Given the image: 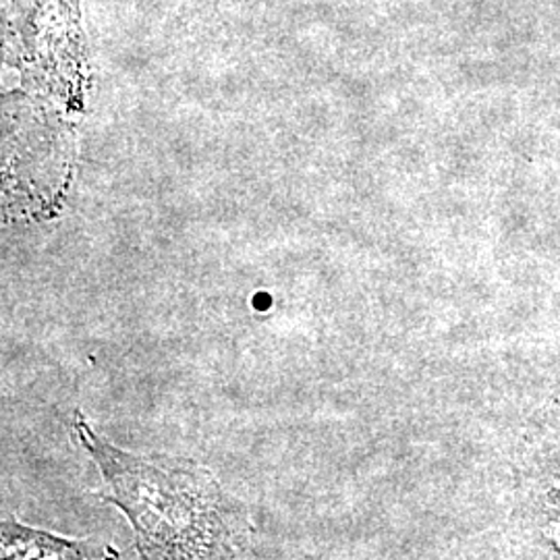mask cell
<instances>
[{
	"label": "cell",
	"mask_w": 560,
	"mask_h": 560,
	"mask_svg": "<svg viewBox=\"0 0 560 560\" xmlns=\"http://www.w3.org/2000/svg\"><path fill=\"white\" fill-rule=\"evenodd\" d=\"M73 436L110 486L104 501L131 521L143 559H221L249 548L252 527L240 501L194 460L136 457L102 441L81 411Z\"/></svg>",
	"instance_id": "6da1fadb"
},
{
	"label": "cell",
	"mask_w": 560,
	"mask_h": 560,
	"mask_svg": "<svg viewBox=\"0 0 560 560\" xmlns=\"http://www.w3.org/2000/svg\"><path fill=\"white\" fill-rule=\"evenodd\" d=\"M92 548L81 541L62 540L52 534L2 521V559H88Z\"/></svg>",
	"instance_id": "7a4b0ae2"
}]
</instances>
